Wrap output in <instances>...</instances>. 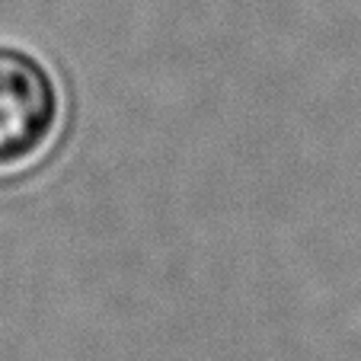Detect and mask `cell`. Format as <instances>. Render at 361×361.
<instances>
[{
    "label": "cell",
    "mask_w": 361,
    "mask_h": 361,
    "mask_svg": "<svg viewBox=\"0 0 361 361\" xmlns=\"http://www.w3.org/2000/svg\"><path fill=\"white\" fill-rule=\"evenodd\" d=\"M61 96L35 58L0 48V170H16L51 144Z\"/></svg>",
    "instance_id": "6da1fadb"
}]
</instances>
